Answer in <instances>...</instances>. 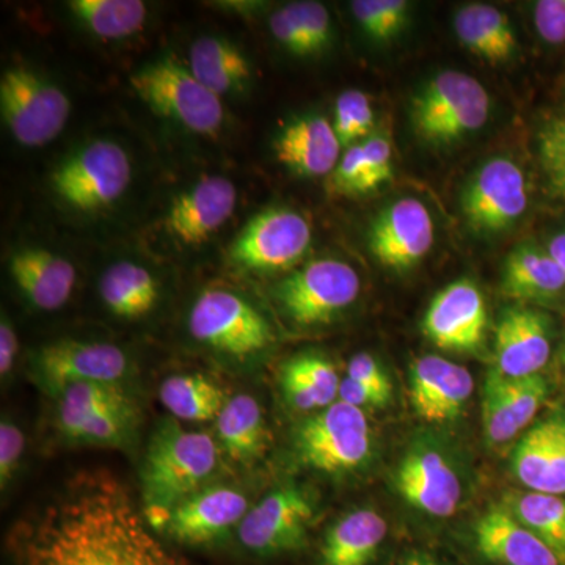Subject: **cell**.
<instances>
[{
	"label": "cell",
	"mask_w": 565,
	"mask_h": 565,
	"mask_svg": "<svg viewBox=\"0 0 565 565\" xmlns=\"http://www.w3.org/2000/svg\"><path fill=\"white\" fill-rule=\"evenodd\" d=\"M21 565H191L109 475H82L13 534Z\"/></svg>",
	"instance_id": "cell-1"
},
{
	"label": "cell",
	"mask_w": 565,
	"mask_h": 565,
	"mask_svg": "<svg viewBox=\"0 0 565 565\" xmlns=\"http://www.w3.org/2000/svg\"><path fill=\"white\" fill-rule=\"evenodd\" d=\"M217 465L218 448L211 435L162 423L152 434L141 468L145 519L150 526L166 531L174 505L204 489Z\"/></svg>",
	"instance_id": "cell-2"
},
{
	"label": "cell",
	"mask_w": 565,
	"mask_h": 565,
	"mask_svg": "<svg viewBox=\"0 0 565 565\" xmlns=\"http://www.w3.org/2000/svg\"><path fill=\"white\" fill-rule=\"evenodd\" d=\"M489 92L481 82L460 71H444L416 93L412 126L416 136L434 147H448L489 121Z\"/></svg>",
	"instance_id": "cell-3"
},
{
	"label": "cell",
	"mask_w": 565,
	"mask_h": 565,
	"mask_svg": "<svg viewBox=\"0 0 565 565\" xmlns=\"http://www.w3.org/2000/svg\"><path fill=\"white\" fill-rule=\"evenodd\" d=\"M292 451L297 462L318 473L359 470L373 452L366 415L362 408L337 401L294 429Z\"/></svg>",
	"instance_id": "cell-4"
},
{
	"label": "cell",
	"mask_w": 565,
	"mask_h": 565,
	"mask_svg": "<svg viewBox=\"0 0 565 565\" xmlns=\"http://www.w3.org/2000/svg\"><path fill=\"white\" fill-rule=\"evenodd\" d=\"M137 96L159 117L202 136H212L225 121L221 96L193 76L173 55L150 63L131 77Z\"/></svg>",
	"instance_id": "cell-5"
},
{
	"label": "cell",
	"mask_w": 565,
	"mask_h": 565,
	"mask_svg": "<svg viewBox=\"0 0 565 565\" xmlns=\"http://www.w3.org/2000/svg\"><path fill=\"white\" fill-rule=\"evenodd\" d=\"M0 111L22 147H44L65 128L71 102L57 85L25 66L7 70L0 79Z\"/></svg>",
	"instance_id": "cell-6"
},
{
	"label": "cell",
	"mask_w": 565,
	"mask_h": 565,
	"mask_svg": "<svg viewBox=\"0 0 565 565\" xmlns=\"http://www.w3.org/2000/svg\"><path fill=\"white\" fill-rule=\"evenodd\" d=\"M132 167L128 152L110 140H95L70 156L52 173L58 199L79 211L110 206L128 189Z\"/></svg>",
	"instance_id": "cell-7"
},
{
	"label": "cell",
	"mask_w": 565,
	"mask_h": 565,
	"mask_svg": "<svg viewBox=\"0 0 565 565\" xmlns=\"http://www.w3.org/2000/svg\"><path fill=\"white\" fill-rule=\"evenodd\" d=\"M189 332L225 355H255L273 343V329L248 300L226 289H207L193 303Z\"/></svg>",
	"instance_id": "cell-8"
},
{
	"label": "cell",
	"mask_w": 565,
	"mask_h": 565,
	"mask_svg": "<svg viewBox=\"0 0 565 565\" xmlns=\"http://www.w3.org/2000/svg\"><path fill=\"white\" fill-rule=\"evenodd\" d=\"M362 289L359 274L340 259H316L278 285L277 299L297 326L332 322L351 307Z\"/></svg>",
	"instance_id": "cell-9"
},
{
	"label": "cell",
	"mask_w": 565,
	"mask_h": 565,
	"mask_svg": "<svg viewBox=\"0 0 565 565\" xmlns=\"http://www.w3.org/2000/svg\"><path fill=\"white\" fill-rule=\"evenodd\" d=\"M315 504L299 487H281L253 505L237 527L245 552L258 557L297 553L308 544Z\"/></svg>",
	"instance_id": "cell-10"
},
{
	"label": "cell",
	"mask_w": 565,
	"mask_h": 565,
	"mask_svg": "<svg viewBox=\"0 0 565 565\" xmlns=\"http://www.w3.org/2000/svg\"><path fill=\"white\" fill-rule=\"evenodd\" d=\"M311 225L300 212L269 207L244 226L230 250L237 266L255 273H277L294 266L311 245Z\"/></svg>",
	"instance_id": "cell-11"
},
{
	"label": "cell",
	"mask_w": 565,
	"mask_h": 565,
	"mask_svg": "<svg viewBox=\"0 0 565 565\" xmlns=\"http://www.w3.org/2000/svg\"><path fill=\"white\" fill-rule=\"evenodd\" d=\"M32 363L36 381L54 397L71 385L120 384L129 370L128 356L118 345L99 341H54L43 345Z\"/></svg>",
	"instance_id": "cell-12"
},
{
	"label": "cell",
	"mask_w": 565,
	"mask_h": 565,
	"mask_svg": "<svg viewBox=\"0 0 565 565\" xmlns=\"http://www.w3.org/2000/svg\"><path fill=\"white\" fill-rule=\"evenodd\" d=\"M525 173L512 159L487 161L462 193V212L475 232L497 234L514 226L527 210Z\"/></svg>",
	"instance_id": "cell-13"
},
{
	"label": "cell",
	"mask_w": 565,
	"mask_h": 565,
	"mask_svg": "<svg viewBox=\"0 0 565 565\" xmlns=\"http://www.w3.org/2000/svg\"><path fill=\"white\" fill-rule=\"evenodd\" d=\"M435 226L426 204L401 199L375 218L370 230V248L382 266L407 270L433 248Z\"/></svg>",
	"instance_id": "cell-14"
},
{
	"label": "cell",
	"mask_w": 565,
	"mask_h": 565,
	"mask_svg": "<svg viewBox=\"0 0 565 565\" xmlns=\"http://www.w3.org/2000/svg\"><path fill=\"white\" fill-rule=\"evenodd\" d=\"M250 511L247 494L233 487H204L170 512L166 533L182 545H207L239 527Z\"/></svg>",
	"instance_id": "cell-15"
},
{
	"label": "cell",
	"mask_w": 565,
	"mask_h": 565,
	"mask_svg": "<svg viewBox=\"0 0 565 565\" xmlns=\"http://www.w3.org/2000/svg\"><path fill=\"white\" fill-rule=\"evenodd\" d=\"M548 394V382L542 374L530 377H505L498 370L487 375L482 392V427L490 445L514 440L533 422Z\"/></svg>",
	"instance_id": "cell-16"
},
{
	"label": "cell",
	"mask_w": 565,
	"mask_h": 565,
	"mask_svg": "<svg viewBox=\"0 0 565 565\" xmlns=\"http://www.w3.org/2000/svg\"><path fill=\"white\" fill-rule=\"evenodd\" d=\"M487 326L484 297L470 280H457L437 294L424 316V334L445 351L470 352Z\"/></svg>",
	"instance_id": "cell-17"
},
{
	"label": "cell",
	"mask_w": 565,
	"mask_h": 565,
	"mask_svg": "<svg viewBox=\"0 0 565 565\" xmlns=\"http://www.w3.org/2000/svg\"><path fill=\"white\" fill-rule=\"evenodd\" d=\"M236 202L237 191L233 181L222 177L203 178L173 200L163 226L178 243L196 247L225 225Z\"/></svg>",
	"instance_id": "cell-18"
},
{
	"label": "cell",
	"mask_w": 565,
	"mask_h": 565,
	"mask_svg": "<svg viewBox=\"0 0 565 565\" xmlns=\"http://www.w3.org/2000/svg\"><path fill=\"white\" fill-rule=\"evenodd\" d=\"M396 489L412 508L440 519L455 514L462 498L455 468L434 449H415L404 457L396 471Z\"/></svg>",
	"instance_id": "cell-19"
},
{
	"label": "cell",
	"mask_w": 565,
	"mask_h": 565,
	"mask_svg": "<svg viewBox=\"0 0 565 565\" xmlns=\"http://www.w3.org/2000/svg\"><path fill=\"white\" fill-rule=\"evenodd\" d=\"M470 371L438 355L416 359L411 370V399L427 423L455 419L473 393Z\"/></svg>",
	"instance_id": "cell-20"
},
{
	"label": "cell",
	"mask_w": 565,
	"mask_h": 565,
	"mask_svg": "<svg viewBox=\"0 0 565 565\" xmlns=\"http://www.w3.org/2000/svg\"><path fill=\"white\" fill-rule=\"evenodd\" d=\"M497 370L505 377L541 374L552 353L548 319L527 308L505 311L494 333Z\"/></svg>",
	"instance_id": "cell-21"
},
{
	"label": "cell",
	"mask_w": 565,
	"mask_h": 565,
	"mask_svg": "<svg viewBox=\"0 0 565 565\" xmlns=\"http://www.w3.org/2000/svg\"><path fill=\"white\" fill-rule=\"evenodd\" d=\"M475 542L478 552L493 564L564 565L552 546L505 509H492L479 519Z\"/></svg>",
	"instance_id": "cell-22"
},
{
	"label": "cell",
	"mask_w": 565,
	"mask_h": 565,
	"mask_svg": "<svg viewBox=\"0 0 565 565\" xmlns=\"http://www.w3.org/2000/svg\"><path fill=\"white\" fill-rule=\"evenodd\" d=\"M341 147L334 126L323 117L289 122L274 143L278 161L291 172L308 178L333 173L341 159Z\"/></svg>",
	"instance_id": "cell-23"
},
{
	"label": "cell",
	"mask_w": 565,
	"mask_h": 565,
	"mask_svg": "<svg viewBox=\"0 0 565 565\" xmlns=\"http://www.w3.org/2000/svg\"><path fill=\"white\" fill-rule=\"evenodd\" d=\"M10 274L22 296L41 311L68 302L76 286V269L68 259L46 248H24L10 259Z\"/></svg>",
	"instance_id": "cell-24"
},
{
	"label": "cell",
	"mask_w": 565,
	"mask_h": 565,
	"mask_svg": "<svg viewBox=\"0 0 565 565\" xmlns=\"http://www.w3.org/2000/svg\"><path fill=\"white\" fill-rule=\"evenodd\" d=\"M384 516L359 509L341 516L326 533L316 565H370L386 539Z\"/></svg>",
	"instance_id": "cell-25"
},
{
	"label": "cell",
	"mask_w": 565,
	"mask_h": 565,
	"mask_svg": "<svg viewBox=\"0 0 565 565\" xmlns=\"http://www.w3.org/2000/svg\"><path fill=\"white\" fill-rule=\"evenodd\" d=\"M218 441L234 462H258L270 445V433L262 405L250 394L228 399L215 419Z\"/></svg>",
	"instance_id": "cell-26"
},
{
	"label": "cell",
	"mask_w": 565,
	"mask_h": 565,
	"mask_svg": "<svg viewBox=\"0 0 565 565\" xmlns=\"http://www.w3.org/2000/svg\"><path fill=\"white\" fill-rule=\"evenodd\" d=\"M501 285L512 299L550 300L564 291L565 273L546 248L520 244L505 258Z\"/></svg>",
	"instance_id": "cell-27"
},
{
	"label": "cell",
	"mask_w": 565,
	"mask_h": 565,
	"mask_svg": "<svg viewBox=\"0 0 565 565\" xmlns=\"http://www.w3.org/2000/svg\"><path fill=\"white\" fill-rule=\"evenodd\" d=\"M457 39L463 47L493 63L508 62L514 57L516 36L509 18L497 7L487 3H470L457 10L455 17Z\"/></svg>",
	"instance_id": "cell-28"
},
{
	"label": "cell",
	"mask_w": 565,
	"mask_h": 565,
	"mask_svg": "<svg viewBox=\"0 0 565 565\" xmlns=\"http://www.w3.org/2000/svg\"><path fill=\"white\" fill-rule=\"evenodd\" d=\"M280 385L292 408L315 412L337 403L341 379L329 360L316 353H302L282 366Z\"/></svg>",
	"instance_id": "cell-29"
},
{
	"label": "cell",
	"mask_w": 565,
	"mask_h": 565,
	"mask_svg": "<svg viewBox=\"0 0 565 565\" xmlns=\"http://www.w3.org/2000/svg\"><path fill=\"white\" fill-rule=\"evenodd\" d=\"M189 70L217 96L244 90L252 76L250 63L232 41L203 36L189 51Z\"/></svg>",
	"instance_id": "cell-30"
},
{
	"label": "cell",
	"mask_w": 565,
	"mask_h": 565,
	"mask_svg": "<svg viewBox=\"0 0 565 565\" xmlns=\"http://www.w3.org/2000/svg\"><path fill=\"white\" fill-rule=\"evenodd\" d=\"M99 294L111 315L136 321L150 315L158 303L159 285L147 267L120 262L103 274Z\"/></svg>",
	"instance_id": "cell-31"
},
{
	"label": "cell",
	"mask_w": 565,
	"mask_h": 565,
	"mask_svg": "<svg viewBox=\"0 0 565 565\" xmlns=\"http://www.w3.org/2000/svg\"><path fill=\"white\" fill-rule=\"evenodd\" d=\"M55 399H57V427L65 438L81 424L90 422L96 416L137 408L136 401L126 392L125 386L103 384V382L71 385Z\"/></svg>",
	"instance_id": "cell-32"
},
{
	"label": "cell",
	"mask_w": 565,
	"mask_h": 565,
	"mask_svg": "<svg viewBox=\"0 0 565 565\" xmlns=\"http://www.w3.org/2000/svg\"><path fill=\"white\" fill-rule=\"evenodd\" d=\"M159 397L182 422H215L228 403L222 386L199 374L170 375L162 382Z\"/></svg>",
	"instance_id": "cell-33"
},
{
	"label": "cell",
	"mask_w": 565,
	"mask_h": 565,
	"mask_svg": "<svg viewBox=\"0 0 565 565\" xmlns=\"http://www.w3.org/2000/svg\"><path fill=\"white\" fill-rule=\"evenodd\" d=\"M68 9L103 40H121L136 35L147 22L148 9L140 0H71Z\"/></svg>",
	"instance_id": "cell-34"
},
{
	"label": "cell",
	"mask_w": 565,
	"mask_h": 565,
	"mask_svg": "<svg viewBox=\"0 0 565 565\" xmlns=\"http://www.w3.org/2000/svg\"><path fill=\"white\" fill-rule=\"evenodd\" d=\"M512 514L552 546L565 565V498L530 490L516 494Z\"/></svg>",
	"instance_id": "cell-35"
},
{
	"label": "cell",
	"mask_w": 565,
	"mask_h": 565,
	"mask_svg": "<svg viewBox=\"0 0 565 565\" xmlns=\"http://www.w3.org/2000/svg\"><path fill=\"white\" fill-rule=\"evenodd\" d=\"M555 438V416L535 424L523 435L512 452V470L515 478L531 492L545 493Z\"/></svg>",
	"instance_id": "cell-36"
},
{
	"label": "cell",
	"mask_w": 565,
	"mask_h": 565,
	"mask_svg": "<svg viewBox=\"0 0 565 565\" xmlns=\"http://www.w3.org/2000/svg\"><path fill=\"white\" fill-rule=\"evenodd\" d=\"M137 423H139V408L109 412L81 424L66 438L74 444L120 448L131 440Z\"/></svg>",
	"instance_id": "cell-37"
},
{
	"label": "cell",
	"mask_w": 565,
	"mask_h": 565,
	"mask_svg": "<svg viewBox=\"0 0 565 565\" xmlns=\"http://www.w3.org/2000/svg\"><path fill=\"white\" fill-rule=\"evenodd\" d=\"M351 9L366 35L375 41H390L403 31L408 3L404 0H355Z\"/></svg>",
	"instance_id": "cell-38"
},
{
	"label": "cell",
	"mask_w": 565,
	"mask_h": 565,
	"mask_svg": "<svg viewBox=\"0 0 565 565\" xmlns=\"http://www.w3.org/2000/svg\"><path fill=\"white\" fill-rule=\"evenodd\" d=\"M330 182H332L333 192L344 193V195L373 192L367 178L366 163H364L362 143L352 145L345 150Z\"/></svg>",
	"instance_id": "cell-39"
},
{
	"label": "cell",
	"mask_w": 565,
	"mask_h": 565,
	"mask_svg": "<svg viewBox=\"0 0 565 565\" xmlns=\"http://www.w3.org/2000/svg\"><path fill=\"white\" fill-rule=\"evenodd\" d=\"M289 10L296 18L297 24L302 29L305 39L310 44L311 54L322 51L329 44L330 14L326 7L319 2H292L288 3Z\"/></svg>",
	"instance_id": "cell-40"
},
{
	"label": "cell",
	"mask_w": 565,
	"mask_h": 565,
	"mask_svg": "<svg viewBox=\"0 0 565 565\" xmlns=\"http://www.w3.org/2000/svg\"><path fill=\"white\" fill-rule=\"evenodd\" d=\"M367 178L373 191L393 178L392 143L385 136H373L362 143Z\"/></svg>",
	"instance_id": "cell-41"
},
{
	"label": "cell",
	"mask_w": 565,
	"mask_h": 565,
	"mask_svg": "<svg viewBox=\"0 0 565 565\" xmlns=\"http://www.w3.org/2000/svg\"><path fill=\"white\" fill-rule=\"evenodd\" d=\"M533 20L545 43L553 46L565 43V0H539L534 3Z\"/></svg>",
	"instance_id": "cell-42"
},
{
	"label": "cell",
	"mask_w": 565,
	"mask_h": 565,
	"mask_svg": "<svg viewBox=\"0 0 565 565\" xmlns=\"http://www.w3.org/2000/svg\"><path fill=\"white\" fill-rule=\"evenodd\" d=\"M24 434L17 424L3 419L0 423V484L3 489L10 484L24 455Z\"/></svg>",
	"instance_id": "cell-43"
},
{
	"label": "cell",
	"mask_w": 565,
	"mask_h": 565,
	"mask_svg": "<svg viewBox=\"0 0 565 565\" xmlns=\"http://www.w3.org/2000/svg\"><path fill=\"white\" fill-rule=\"evenodd\" d=\"M270 32L274 39L285 47L286 51L291 52L294 55L305 57L311 55L310 44L305 39L302 29L297 24L296 18L289 10V7L275 11L269 20Z\"/></svg>",
	"instance_id": "cell-44"
},
{
	"label": "cell",
	"mask_w": 565,
	"mask_h": 565,
	"mask_svg": "<svg viewBox=\"0 0 565 565\" xmlns=\"http://www.w3.org/2000/svg\"><path fill=\"white\" fill-rule=\"evenodd\" d=\"M539 152L546 172L565 167V115L553 118L542 128Z\"/></svg>",
	"instance_id": "cell-45"
},
{
	"label": "cell",
	"mask_w": 565,
	"mask_h": 565,
	"mask_svg": "<svg viewBox=\"0 0 565 565\" xmlns=\"http://www.w3.org/2000/svg\"><path fill=\"white\" fill-rule=\"evenodd\" d=\"M348 377L370 386V388L392 399V382H390L388 375L382 370L377 360L370 353L362 352L352 356L351 362H349Z\"/></svg>",
	"instance_id": "cell-46"
},
{
	"label": "cell",
	"mask_w": 565,
	"mask_h": 565,
	"mask_svg": "<svg viewBox=\"0 0 565 565\" xmlns=\"http://www.w3.org/2000/svg\"><path fill=\"white\" fill-rule=\"evenodd\" d=\"M545 493L565 494V415H555V438Z\"/></svg>",
	"instance_id": "cell-47"
},
{
	"label": "cell",
	"mask_w": 565,
	"mask_h": 565,
	"mask_svg": "<svg viewBox=\"0 0 565 565\" xmlns=\"http://www.w3.org/2000/svg\"><path fill=\"white\" fill-rule=\"evenodd\" d=\"M338 401L363 411V407H384L392 399L384 396V394L375 392L370 386L360 384V382L353 381L351 377H345L341 381Z\"/></svg>",
	"instance_id": "cell-48"
},
{
	"label": "cell",
	"mask_w": 565,
	"mask_h": 565,
	"mask_svg": "<svg viewBox=\"0 0 565 565\" xmlns=\"http://www.w3.org/2000/svg\"><path fill=\"white\" fill-rule=\"evenodd\" d=\"M18 338L9 319L2 318L0 322V374L9 375L17 362Z\"/></svg>",
	"instance_id": "cell-49"
},
{
	"label": "cell",
	"mask_w": 565,
	"mask_h": 565,
	"mask_svg": "<svg viewBox=\"0 0 565 565\" xmlns=\"http://www.w3.org/2000/svg\"><path fill=\"white\" fill-rule=\"evenodd\" d=\"M374 111L370 98L363 92L355 90V118H353V137L363 139L373 129Z\"/></svg>",
	"instance_id": "cell-50"
},
{
	"label": "cell",
	"mask_w": 565,
	"mask_h": 565,
	"mask_svg": "<svg viewBox=\"0 0 565 565\" xmlns=\"http://www.w3.org/2000/svg\"><path fill=\"white\" fill-rule=\"evenodd\" d=\"M546 250H548L550 255L556 259V263L563 267L565 273V230L564 232L557 233L556 236H553L552 239H550Z\"/></svg>",
	"instance_id": "cell-51"
},
{
	"label": "cell",
	"mask_w": 565,
	"mask_h": 565,
	"mask_svg": "<svg viewBox=\"0 0 565 565\" xmlns=\"http://www.w3.org/2000/svg\"><path fill=\"white\" fill-rule=\"evenodd\" d=\"M546 173H548L550 185H552L553 192L565 200V167Z\"/></svg>",
	"instance_id": "cell-52"
},
{
	"label": "cell",
	"mask_w": 565,
	"mask_h": 565,
	"mask_svg": "<svg viewBox=\"0 0 565 565\" xmlns=\"http://www.w3.org/2000/svg\"><path fill=\"white\" fill-rule=\"evenodd\" d=\"M399 565H441L437 559L430 557L429 555H424V553H414V555H408L405 557L403 563Z\"/></svg>",
	"instance_id": "cell-53"
}]
</instances>
